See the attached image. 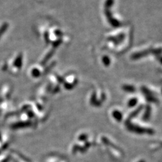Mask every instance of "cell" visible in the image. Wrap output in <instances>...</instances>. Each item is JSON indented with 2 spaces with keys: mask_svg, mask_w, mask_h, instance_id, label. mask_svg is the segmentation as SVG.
<instances>
[{
  "mask_svg": "<svg viewBox=\"0 0 162 162\" xmlns=\"http://www.w3.org/2000/svg\"><path fill=\"white\" fill-rule=\"evenodd\" d=\"M114 2H115L114 0H106L105 3V8L110 9L112 7V5L114 4Z\"/></svg>",
  "mask_w": 162,
  "mask_h": 162,
  "instance_id": "obj_6",
  "label": "cell"
},
{
  "mask_svg": "<svg viewBox=\"0 0 162 162\" xmlns=\"http://www.w3.org/2000/svg\"><path fill=\"white\" fill-rule=\"evenodd\" d=\"M40 75V72L39 69H34L32 70V75L34 77H38Z\"/></svg>",
  "mask_w": 162,
  "mask_h": 162,
  "instance_id": "obj_12",
  "label": "cell"
},
{
  "mask_svg": "<svg viewBox=\"0 0 162 162\" xmlns=\"http://www.w3.org/2000/svg\"><path fill=\"white\" fill-rule=\"evenodd\" d=\"M124 89L127 91H133L134 89V87L131 86H129V85H125L124 86Z\"/></svg>",
  "mask_w": 162,
  "mask_h": 162,
  "instance_id": "obj_15",
  "label": "cell"
},
{
  "mask_svg": "<svg viewBox=\"0 0 162 162\" xmlns=\"http://www.w3.org/2000/svg\"><path fill=\"white\" fill-rule=\"evenodd\" d=\"M44 40L47 44L50 43V39H49V33L48 31H46L44 34Z\"/></svg>",
  "mask_w": 162,
  "mask_h": 162,
  "instance_id": "obj_13",
  "label": "cell"
},
{
  "mask_svg": "<svg viewBox=\"0 0 162 162\" xmlns=\"http://www.w3.org/2000/svg\"><path fill=\"white\" fill-rule=\"evenodd\" d=\"M151 53V49H147L140 52H137L133 53L131 56V59L133 60H137L141 58L145 57Z\"/></svg>",
  "mask_w": 162,
  "mask_h": 162,
  "instance_id": "obj_2",
  "label": "cell"
},
{
  "mask_svg": "<svg viewBox=\"0 0 162 162\" xmlns=\"http://www.w3.org/2000/svg\"><path fill=\"white\" fill-rule=\"evenodd\" d=\"M63 43V40L61 38L58 39L57 40L54 41L52 43V46L53 47V49H57L60 46V45Z\"/></svg>",
  "mask_w": 162,
  "mask_h": 162,
  "instance_id": "obj_5",
  "label": "cell"
},
{
  "mask_svg": "<svg viewBox=\"0 0 162 162\" xmlns=\"http://www.w3.org/2000/svg\"><path fill=\"white\" fill-rule=\"evenodd\" d=\"M54 53H55L54 50H51L50 51H49V52L47 53V55L45 56V57L44 58L43 60L41 61V64L43 65V66L45 65V64L47 63V62L50 60V58L53 55Z\"/></svg>",
  "mask_w": 162,
  "mask_h": 162,
  "instance_id": "obj_3",
  "label": "cell"
},
{
  "mask_svg": "<svg viewBox=\"0 0 162 162\" xmlns=\"http://www.w3.org/2000/svg\"><path fill=\"white\" fill-rule=\"evenodd\" d=\"M105 14L107 18L108 22L111 24V25L114 28H118L122 27V24L120 21L118 19L114 18L112 16V13L110 9L105 8Z\"/></svg>",
  "mask_w": 162,
  "mask_h": 162,
  "instance_id": "obj_1",
  "label": "cell"
},
{
  "mask_svg": "<svg viewBox=\"0 0 162 162\" xmlns=\"http://www.w3.org/2000/svg\"><path fill=\"white\" fill-rule=\"evenodd\" d=\"M115 37H116L117 39L118 40V41L119 44H121L122 42L124 40V39H125V34H124V33H121L118 34L117 36H115Z\"/></svg>",
  "mask_w": 162,
  "mask_h": 162,
  "instance_id": "obj_8",
  "label": "cell"
},
{
  "mask_svg": "<svg viewBox=\"0 0 162 162\" xmlns=\"http://www.w3.org/2000/svg\"><path fill=\"white\" fill-rule=\"evenodd\" d=\"M7 27H8V25L5 24L2 25V26L1 27V28H0V37H1V34L5 31V30L7 29Z\"/></svg>",
  "mask_w": 162,
  "mask_h": 162,
  "instance_id": "obj_14",
  "label": "cell"
},
{
  "mask_svg": "<svg viewBox=\"0 0 162 162\" xmlns=\"http://www.w3.org/2000/svg\"><path fill=\"white\" fill-rule=\"evenodd\" d=\"M151 53L156 55H160L162 53V49H161V47H159V48H157V49H151Z\"/></svg>",
  "mask_w": 162,
  "mask_h": 162,
  "instance_id": "obj_11",
  "label": "cell"
},
{
  "mask_svg": "<svg viewBox=\"0 0 162 162\" xmlns=\"http://www.w3.org/2000/svg\"><path fill=\"white\" fill-rule=\"evenodd\" d=\"M54 34H55V36L57 37L58 39H59V38H61V37L63 36V33L61 30H58V29L55 30L54 31Z\"/></svg>",
  "mask_w": 162,
  "mask_h": 162,
  "instance_id": "obj_10",
  "label": "cell"
},
{
  "mask_svg": "<svg viewBox=\"0 0 162 162\" xmlns=\"http://www.w3.org/2000/svg\"><path fill=\"white\" fill-rule=\"evenodd\" d=\"M102 62L105 66L108 67L111 64V59L108 56L105 55L102 57Z\"/></svg>",
  "mask_w": 162,
  "mask_h": 162,
  "instance_id": "obj_4",
  "label": "cell"
},
{
  "mask_svg": "<svg viewBox=\"0 0 162 162\" xmlns=\"http://www.w3.org/2000/svg\"><path fill=\"white\" fill-rule=\"evenodd\" d=\"M108 40L112 42L115 46H118V45L120 44L119 43H118V40L116 38V37H114V36H110V37H109L108 38Z\"/></svg>",
  "mask_w": 162,
  "mask_h": 162,
  "instance_id": "obj_9",
  "label": "cell"
},
{
  "mask_svg": "<svg viewBox=\"0 0 162 162\" xmlns=\"http://www.w3.org/2000/svg\"><path fill=\"white\" fill-rule=\"evenodd\" d=\"M22 55H19L16 60H15V65L18 67H20L22 66Z\"/></svg>",
  "mask_w": 162,
  "mask_h": 162,
  "instance_id": "obj_7",
  "label": "cell"
}]
</instances>
